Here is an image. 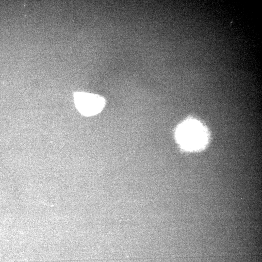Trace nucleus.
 Returning a JSON list of instances; mask_svg holds the SVG:
<instances>
[{
  "instance_id": "2",
  "label": "nucleus",
  "mask_w": 262,
  "mask_h": 262,
  "mask_svg": "<svg viewBox=\"0 0 262 262\" xmlns=\"http://www.w3.org/2000/svg\"><path fill=\"white\" fill-rule=\"evenodd\" d=\"M76 108L84 116H94L102 111L106 105L105 99L99 95L86 92H76L74 94Z\"/></svg>"
},
{
  "instance_id": "1",
  "label": "nucleus",
  "mask_w": 262,
  "mask_h": 262,
  "mask_svg": "<svg viewBox=\"0 0 262 262\" xmlns=\"http://www.w3.org/2000/svg\"><path fill=\"white\" fill-rule=\"evenodd\" d=\"M176 138L183 149L196 151L206 145L207 134L206 128L197 121L187 120L176 130Z\"/></svg>"
}]
</instances>
